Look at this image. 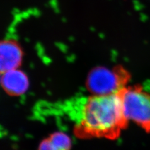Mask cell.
<instances>
[{
    "label": "cell",
    "mask_w": 150,
    "mask_h": 150,
    "mask_svg": "<svg viewBox=\"0 0 150 150\" xmlns=\"http://www.w3.org/2000/svg\"><path fill=\"white\" fill-rule=\"evenodd\" d=\"M120 93L92 95L84 101L74 133L79 138L115 139L128 126Z\"/></svg>",
    "instance_id": "6da1fadb"
},
{
    "label": "cell",
    "mask_w": 150,
    "mask_h": 150,
    "mask_svg": "<svg viewBox=\"0 0 150 150\" xmlns=\"http://www.w3.org/2000/svg\"><path fill=\"white\" fill-rule=\"evenodd\" d=\"M130 77L129 71L121 66L112 68L98 67L89 73L86 86L93 95H108L123 90Z\"/></svg>",
    "instance_id": "7a4b0ae2"
},
{
    "label": "cell",
    "mask_w": 150,
    "mask_h": 150,
    "mask_svg": "<svg viewBox=\"0 0 150 150\" xmlns=\"http://www.w3.org/2000/svg\"><path fill=\"white\" fill-rule=\"evenodd\" d=\"M126 118L150 133V93L140 85L126 86L120 92Z\"/></svg>",
    "instance_id": "3957f363"
},
{
    "label": "cell",
    "mask_w": 150,
    "mask_h": 150,
    "mask_svg": "<svg viewBox=\"0 0 150 150\" xmlns=\"http://www.w3.org/2000/svg\"><path fill=\"white\" fill-rule=\"evenodd\" d=\"M23 51L14 40L2 41L0 45V69L1 73L18 69L21 63Z\"/></svg>",
    "instance_id": "277c9868"
},
{
    "label": "cell",
    "mask_w": 150,
    "mask_h": 150,
    "mask_svg": "<svg viewBox=\"0 0 150 150\" xmlns=\"http://www.w3.org/2000/svg\"><path fill=\"white\" fill-rule=\"evenodd\" d=\"M1 83L4 90L11 96L22 95L29 87V80L26 74L18 69L3 73Z\"/></svg>",
    "instance_id": "5b68a950"
},
{
    "label": "cell",
    "mask_w": 150,
    "mask_h": 150,
    "mask_svg": "<svg viewBox=\"0 0 150 150\" xmlns=\"http://www.w3.org/2000/svg\"><path fill=\"white\" fill-rule=\"evenodd\" d=\"M71 140L64 133L57 131L40 143L38 150H70Z\"/></svg>",
    "instance_id": "8992f818"
}]
</instances>
